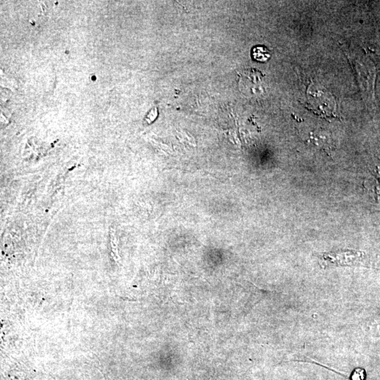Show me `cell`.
I'll return each instance as SVG.
<instances>
[{"mask_svg":"<svg viewBox=\"0 0 380 380\" xmlns=\"http://www.w3.org/2000/svg\"><path fill=\"white\" fill-rule=\"evenodd\" d=\"M252 56L256 61L264 62L270 57L269 50L264 46L255 47L252 50Z\"/></svg>","mask_w":380,"mask_h":380,"instance_id":"cell-1","label":"cell"}]
</instances>
